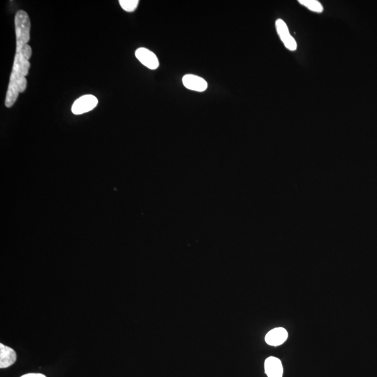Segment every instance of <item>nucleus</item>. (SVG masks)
<instances>
[{
  "instance_id": "obj_10",
  "label": "nucleus",
  "mask_w": 377,
  "mask_h": 377,
  "mask_svg": "<svg viewBox=\"0 0 377 377\" xmlns=\"http://www.w3.org/2000/svg\"><path fill=\"white\" fill-rule=\"evenodd\" d=\"M299 3L309 10L316 13H321L323 11V7L321 3L316 0H300Z\"/></svg>"
},
{
  "instance_id": "obj_12",
  "label": "nucleus",
  "mask_w": 377,
  "mask_h": 377,
  "mask_svg": "<svg viewBox=\"0 0 377 377\" xmlns=\"http://www.w3.org/2000/svg\"><path fill=\"white\" fill-rule=\"evenodd\" d=\"M21 377H46V376H44V375H43L42 374H28L26 375H23V376Z\"/></svg>"
},
{
  "instance_id": "obj_9",
  "label": "nucleus",
  "mask_w": 377,
  "mask_h": 377,
  "mask_svg": "<svg viewBox=\"0 0 377 377\" xmlns=\"http://www.w3.org/2000/svg\"><path fill=\"white\" fill-rule=\"evenodd\" d=\"M17 360V354L12 348L0 344V368L10 367Z\"/></svg>"
},
{
  "instance_id": "obj_2",
  "label": "nucleus",
  "mask_w": 377,
  "mask_h": 377,
  "mask_svg": "<svg viewBox=\"0 0 377 377\" xmlns=\"http://www.w3.org/2000/svg\"><path fill=\"white\" fill-rule=\"evenodd\" d=\"M16 38H17V51H21L28 45L30 41V21L28 14L25 11H18L15 19Z\"/></svg>"
},
{
  "instance_id": "obj_1",
  "label": "nucleus",
  "mask_w": 377,
  "mask_h": 377,
  "mask_svg": "<svg viewBox=\"0 0 377 377\" xmlns=\"http://www.w3.org/2000/svg\"><path fill=\"white\" fill-rule=\"evenodd\" d=\"M31 56L32 49L28 44L21 51L16 52L5 99V106L7 108L12 107L15 104L19 93L26 90V76L30 67L29 60Z\"/></svg>"
},
{
  "instance_id": "obj_5",
  "label": "nucleus",
  "mask_w": 377,
  "mask_h": 377,
  "mask_svg": "<svg viewBox=\"0 0 377 377\" xmlns=\"http://www.w3.org/2000/svg\"><path fill=\"white\" fill-rule=\"evenodd\" d=\"M136 58L147 68L156 69L159 67V62L157 57L150 50L145 48H139L135 53Z\"/></svg>"
},
{
  "instance_id": "obj_11",
  "label": "nucleus",
  "mask_w": 377,
  "mask_h": 377,
  "mask_svg": "<svg viewBox=\"0 0 377 377\" xmlns=\"http://www.w3.org/2000/svg\"><path fill=\"white\" fill-rule=\"evenodd\" d=\"M138 0H120V5L124 11L128 12H133L138 7Z\"/></svg>"
},
{
  "instance_id": "obj_7",
  "label": "nucleus",
  "mask_w": 377,
  "mask_h": 377,
  "mask_svg": "<svg viewBox=\"0 0 377 377\" xmlns=\"http://www.w3.org/2000/svg\"><path fill=\"white\" fill-rule=\"evenodd\" d=\"M287 338L288 332L285 329L277 328L268 332L265 337V340L270 346H277L284 344Z\"/></svg>"
},
{
  "instance_id": "obj_3",
  "label": "nucleus",
  "mask_w": 377,
  "mask_h": 377,
  "mask_svg": "<svg viewBox=\"0 0 377 377\" xmlns=\"http://www.w3.org/2000/svg\"><path fill=\"white\" fill-rule=\"evenodd\" d=\"M98 104L97 98L92 94H86L74 101L72 107L74 115H82L94 109Z\"/></svg>"
},
{
  "instance_id": "obj_8",
  "label": "nucleus",
  "mask_w": 377,
  "mask_h": 377,
  "mask_svg": "<svg viewBox=\"0 0 377 377\" xmlns=\"http://www.w3.org/2000/svg\"><path fill=\"white\" fill-rule=\"evenodd\" d=\"M264 367L268 377H282L283 367L280 359L269 357L265 361Z\"/></svg>"
},
{
  "instance_id": "obj_4",
  "label": "nucleus",
  "mask_w": 377,
  "mask_h": 377,
  "mask_svg": "<svg viewBox=\"0 0 377 377\" xmlns=\"http://www.w3.org/2000/svg\"><path fill=\"white\" fill-rule=\"evenodd\" d=\"M277 34L280 36L281 40L284 43L286 49L290 51H296L297 43L294 38L290 35L289 29L286 23L282 19H277L275 22Z\"/></svg>"
},
{
  "instance_id": "obj_6",
  "label": "nucleus",
  "mask_w": 377,
  "mask_h": 377,
  "mask_svg": "<svg viewBox=\"0 0 377 377\" xmlns=\"http://www.w3.org/2000/svg\"><path fill=\"white\" fill-rule=\"evenodd\" d=\"M182 82L186 88L193 91L202 92L208 88L207 82L204 78L193 74H186L183 77Z\"/></svg>"
}]
</instances>
